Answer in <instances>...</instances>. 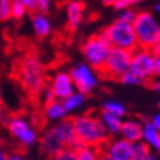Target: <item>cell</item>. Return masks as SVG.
<instances>
[{
	"instance_id": "9a60e30c",
	"label": "cell",
	"mask_w": 160,
	"mask_h": 160,
	"mask_svg": "<svg viewBox=\"0 0 160 160\" xmlns=\"http://www.w3.org/2000/svg\"><path fill=\"white\" fill-rule=\"evenodd\" d=\"M38 142H40V150H41V153H43L46 157H52V159L65 147L62 142L59 141L58 137L50 131V128L40 137Z\"/></svg>"
},
{
	"instance_id": "8d00e7d4",
	"label": "cell",
	"mask_w": 160,
	"mask_h": 160,
	"mask_svg": "<svg viewBox=\"0 0 160 160\" xmlns=\"http://www.w3.org/2000/svg\"><path fill=\"white\" fill-rule=\"evenodd\" d=\"M102 2H103V5L104 6H115L119 0H102Z\"/></svg>"
},
{
	"instance_id": "603a6c76",
	"label": "cell",
	"mask_w": 160,
	"mask_h": 160,
	"mask_svg": "<svg viewBox=\"0 0 160 160\" xmlns=\"http://www.w3.org/2000/svg\"><path fill=\"white\" fill-rule=\"evenodd\" d=\"M102 110L113 113V115L121 118H123L126 115V107L121 102H118V100H107V102H104L102 106Z\"/></svg>"
},
{
	"instance_id": "44dd1931",
	"label": "cell",
	"mask_w": 160,
	"mask_h": 160,
	"mask_svg": "<svg viewBox=\"0 0 160 160\" xmlns=\"http://www.w3.org/2000/svg\"><path fill=\"white\" fill-rule=\"evenodd\" d=\"M156 159L154 151L142 140L131 142V160H153Z\"/></svg>"
},
{
	"instance_id": "ac0fdd59",
	"label": "cell",
	"mask_w": 160,
	"mask_h": 160,
	"mask_svg": "<svg viewBox=\"0 0 160 160\" xmlns=\"http://www.w3.org/2000/svg\"><path fill=\"white\" fill-rule=\"evenodd\" d=\"M141 140L146 142L154 153H160V131L150 121L142 123V135Z\"/></svg>"
},
{
	"instance_id": "e575fe53",
	"label": "cell",
	"mask_w": 160,
	"mask_h": 160,
	"mask_svg": "<svg viewBox=\"0 0 160 160\" xmlns=\"http://www.w3.org/2000/svg\"><path fill=\"white\" fill-rule=\"evenodd\" d=\"M151 52L154 53L156 58H159L160 59V38L156 41L154 44H153V47H151Z\"/></svg>"
},
{
	"instance_id": "9c48e42d",
	"label": "cell",
	"mask_w": 160,
	"mask_h": 160,
	"mask_svg": "<svg viewBox=\"0 0 160 160\" xmlns=\"http://www.w3.org/2000/svg\"><path fill=\"white\" fill-rule=\"evenodd\" d=\"M131 56V50L121 49V47H110L104 66L100 72L110 79H119L121 75H123L126 71H129Z\"/></svg>"
},
{
	"instance_id": "484cf974",
	"label": "cell",
	"mask_w": 160,
	"mask_h": 160,
	"mask_svg": "<svg viewBox=\"0 0 160 160\" xmlns=\"http://www.w3.org/2000/svg\"><path fill=\"white\" fill-rule=\"evenodd\" d=\"M119 82L123 84V85H140V84H144L140 78L137 77L134 72H131V71H126L123 75H121V77H119Z\"/></svg>"
},
{
	"instance_id": "d6a6232c",
	"label": "cell",
	"mask_w": 160,
	"mask_h": 160,
	"mask_svg": "<svg viewBox=\"0 0 160 160\" xmlns=\"http://www.w3.org/2000/svg\"><path fill=\"white\" fill-rule=\"evenodd\" d=\"M159 109H160V107H159ZM150 122H151V123H153V125H154L156 128H157V129L160 131V110H159V112H156L154 115L151 116Z\"/></svg>"
},
{
	"instance_id": "f546056e",
	"label": "cell",
	"mask_w": 160,
	"mask_h": 160,
	"mask_svg": "<svg viewBox=\"0 0 160 160\" xmlns=\"http://www.w3.org/2000/svg\"><path fill=\"white\" fill-rule=\"evenodd\" d=\"M53 8V0H37V10L43 13H49Z\"/></svg>"
},
{
	"instance_id": "cb8c5ba5",
	"label": "cell",
	"mask_w": 160,
	"mask_h": 160,
	"mask_svg": "<svg viewBox=\"0 0 160 160\" xmlns=\"http://www.w3.org/2000/svg\"><path fill=\"white\" fill-rule=\"evenodd\" d=\"M28 9L25 8L21 2L18 0H13V3H12V12H10V18L13 21H22L28 15Z\"/></svg>"
},
{
	"instance_id": "ab89813d",
	"label": "cell",
	"mask_w": 160,
	"mask_h": 160,
	"mask_svg": "<svg viewBox=\"0 0 160 160\" xmlns=\"http://www.w3.org/2000/svg\"><path fill=\"white\" fill-rule=\"evenodd\" d=\"M154 12H156V16L160 19V3H157V5L154 6Z\"/></svg>"
},
{
	"instance_id": "4fadbf2b",
	"label": "cell",
	"mask_w": 160,
	"mask_h": 160,
	"mask_svg": "<svg viewBox=\"0 0 160 160\" xmlns=\"http://www.w3.org/2000/svg\"><path fill=\"white\" fill-rule=\"evenodd\" d=\"M84 15H85V5L82 0H68L65 3V16L69 29L73 31L82 24Z\"/></svg>"
},
{
	"instance_id": "1f68e13d",
	"label": "cell",
	"mask_w": 160,
	"mask_h": 160,
	"mask_svg": "<svg viewBox=\"0 0 160 160\" xmlns=\"http://www.w3.org/2000/svg\"><path fill=\"white\" fill-rule=\"evenodd\" d=\"M151 84H150V87L154 90L156 92H159L160 94V75H154V77L150 79Z\"/></svg>"
},
{
	"instance_id": "d6986e66",
	"label": "cell",
	"mask_w": 160,
	"mask_h": 160,
	"mask_svg": "<svg viewBox=\"0 0 160 160\" xmlns=\"http://www.w3.org/2000/svg\"><path fill=\"white\" fill-rule=\"evenodd\" d=\"M62 102L66 112H68V115H78V112L81 110L87 103V94L75 90L73 92L69 94L68 97L63 98Z\"/></svg>"
},
{
	"instance_id": "8992f818",
	"label": "cell",
	"mask_w": 160,
	"mask_h": 160,
	"mask_svg": "<svg viewBox=\"0 0 160 160\" xmlns=\"http://www.w3.org/2000/svg\"><path fill=\"white\" fill-rule=\"evenodd\" d=\"M103 32L112 44V47H121L126 50H134L138 47L137 35L132 27V22H126L122 19L113 21L107 28L103 29Z\"/></svg>"
},
{
	"instance_id": "ffe728a7",
	"label": "cell",
	"mask_w": 160,
	"mask_h": 160,
	"mask_svg": "<svg viewBox=\"0 0 160 160\" xmlns=\"http://www.w3.org/2000/svg\"><path fill=\"white\" fill-rule=\"evenodd\" d=\"M98 118H100L103 126L106 128L109 137L119 135V131H121V126H122V121H123L121 116H116V115H113V113L102 110L98 113Z\"/></svg>"
},
{
	"instance_id": "836d02e7",
	"label": "cell",
	"mask_w": 160,
	"mask_h": 160,
	"mask_svg": "<svg viewBox=\"0 0 160 160\" xmlns=\"http://www.w3.org/2000/svg\"><path fill=\"white\" fill-rule=\"evenodd\" d=\"M8 159L10 160H22L24 159V154L21 151H12V153H8Z\"/></svg>"
},
{
	"instance_id": "7a4b0ae2",
	"label": "cell",
	"mask_w": 160,
	"mask_h": 160,
	"mask_svg": "<svg viewBox=\"0 0 160 160\" xmlns=\"http://www.w3.org/2000/svg\"><path fill=\"white\" fill-rule=\"evenodd\" d=\"M75 135L78 142L100 147L109 140L106 128L103 126L98 115L94 113H79L72 119Z\"/></svg>"
},
{
	"instance_id": "30bf717a",
	"label": "cell",
	"mask_w": 160,
	"mask_h": 160,
	"mask_svg": "<svg viewBox=\"0 0 160 160\" xmlns=\"http://www.w3.org/2000/svg\"><path fill=\"white\" fill-rule=\"evenodd\" d=\"M102 156L109 160H131V142L125 138L107 140L103 144Z\"/></svg>"
},
{
	"instance_id": "f1b7e54d",
	"label": "cell",
	"mask_w": 160,
	"mask_h": 160,
	"mask_svg": "<svg viewBox=\"0 0 160 160\" xmlns=\"http://www.w3.org/2000/svg\"><path fill=\"white\" fill-rule=\"evenodd\" d=\"M141 0H119L116 5L113 6L116 10L121 9H129V8H135L137 5H140Z\"/></svg>"
},
{
	"instance_id": "4dcf8cb0",
	"label": "cell",
	"mask_w": 160,
	"mask_h": 160,
	"mask_svg": "<svg viewBox=\"0 0 160 160\" xmlns=\"http://www.w3.org/2000/svg\"><path fill=\"white\" fill-rule=\"evenodd\" d=\"M18 2H21L28 9L29 13H32V12L37 10V0H18Z\"/></svg>"
},
{
	"instance_id": "4316f807",
	"label": "cell",
	"mask_w": 160,
	"mask_h": 160,
	"mask_svg": "<svg viewBox=\"0 0 160 160\" xmlns=\"http://www.w3.org/2000/svg\"><path fill=\"white\" fill-rule=\"evenodd\" d=\"M53 159H56V160H77V151H75L73 147L66 146V147H63Z\"/></svg>"
},
{
	"instance_id": "ba28073f",
	"label": "cell",
	"mask_w": 160,
	"mask_h": 160,
	"mask_svg": "<svg viewBox=\"0 0 160 160\" xmlns=\"http://www.w3.org/2000/svg\"><path fill=\"white\" fill-rule=\"evenodd\" d=\"M69 73L72 77L75 90L84 92L87 96L97 90L98 82H100L98 71L92 68L91 65H88L87 62H79L73 65Z\"/></svg>"
},
{
	"instance_id": "277c9868",
	"label": "cell",
	"mask_w": 160,
	"mask_h": 160,
	"mask_svg": "<svg viewBox=\"0 0 160 160\" xmlns=\"http://www.w3.org/2000/svg\"><path fill=\"white\" fill-rule=\"evenodd\" d=\"M6 129L9 132L10 138L22 148L35 146L40 140L35 125L24 115H10L6 123Z\"/></svg>"
},
{
	"instance_id": "6da1fadb",
	"label": "cell",
	"mask_w": 160,
	"mask_h": 160,
	"mask_svg": "<svg viewBox=\"0 0 160 160\" xmlns=\"http://www.w3.org/2000/svg\"><path fill=\"white\" fill-rule=\"evenodd\" d=\"M16 77L24 90L32 97H38L46 87V73L38 56L29 53L19 60L16 66Z\"/></svg>"
},
{
	"instance_id": "e0dca14e",
	"label": "cell",
	"mask_w": 160,
	"mask_h": 160,
	"mask_svg": "<svg viewBox=\"0 0 160 160\" xmlns=\"http://www.w3.org/2000/svg\"><path fill=\"white\" fill-rule=\"evenodd\" d=\"M119 135L122 138H125L126 141H129V142L141 140V135H142V123H141V121H138V119L122 121Z\"/></svg>"
},
{
	"instance_id": "f35d334b",
	"label": "cell",
	"mask_w": 160,
	"mask_h": 160,
	"mask_svg": "<svg viewBox=\"0 0 160 160\" xmlns=\"http://www.w3.org/2000/svg\"><path fill=\"white\" fill-rule=\"evenodd\" d=\"M156 75H160V59H156Z\"/></svg>"
},
{
	"instance_id": "3957f363",
	"label": "cell",
	"mask_w": 160,
	"mask_h": 160,
	"mask_svg": "<svg viewBox=\"0 0 160 160\" xmlns=\"http://www.w3.org/2000/svg\"><path fill=\"white\" fill-rule=\"evenodd\" d=\"M132 27L140 47L151 49L153 44L160 38V19L156 16V13H151L148 10L137 12L132 21Z\"/></svg>"
},
{
	"instance_id": "7402d4cb",
	"label": "cell",
	"mask_w": 160,
	"mask_h": 160,
	"mask_svg": "<svg viewBox=\"0 0 160 160\" xmlns=\"http://www.w3.org/2000/svg\"><path fill=\"white\" fill-rule=\"evenodd\" d=\"M100 147L90 146V144H79L75 148L77 151V160H96L100 157L102 151L98 150Z\"/></svg>"
},
{
	"instance_id": "5bb4252c",
	"label": "cell",
	"mask_w": 160,
	"mask_h": 160,
	"mask_svg": "<svg viewBox=\"0 0 160 160\" xmlns=\"http://www.w3.org/2000/svg\"><path fill=\"white\" fill-rule=\"evenodd\" d=\"M31 29H32V34L40 40L47 38L52 31H53V24H52V19H50L49 13H43V12H38L35 10L32 12V16H31Z\"/></svg>"
},
{
	"instance_id": "8fae6325",
	"label": "cell",
	"mask_w": 160,
	"mask_h": 160,
	"mask_svg": "<svg viewBox=\"0 0 160 160\" xmlns=\"http://www.w3.org/2000/svg\"><path fill=\"white\" fill-rule=\"evenodd\" d=\"M49 87L53 91L54 97L59 98V100H63L65 97H68L71 92L75 91V85H73L72 77H71L69 71H56L50 78Z\"/></svg>"
},
{
	"instance_id": "d4e9b609",
	"label": "cell",
	"mask_w": 160,
	"mask_h": 160,
	"mask_svg": "<svg viewBox=\"0 0 160 160\" xmlns=\"http://www.w3.org/2000/svg\"><path fill=\"white\" fill-rule=\"evenodd\" d=\"M12 3L13 0H0V22L10 21V12H12Z\"/></svg>"
},
{
	"instance_id": "d590c367",
	"label": "cell",
	"mask_w": 160,
	"mask_h": 160,
	"mask_svg": "<svg viewBox=\"0 0 160 160\" xmlns=\"http://www.w3.org/2000/svg\"><path fill=\"white\" fill-rule=\"evenodd\" d=\"M6 159H8V151L0 146V160H6Z\"/></svg>"
},
{
	"instance_id": "5b68a950",
	"label": "cell",
	"mask_w": 160,
	"mask_h": 160,
	"mask_svg": "<svg viewBox=\"0 0 160 160\" xmlns=\"http://www.w3.org/2000/svg\"><path fill=\"white\" fill-rule=\"evenodd\" d=\"M110 47L112 44L109 43V40L106 38L104 32L102 31L98 34L88 37L84 41L82 46H81V53H82L84 60L100 72L104 66V62H106Z\"/></svg>"
},
{
	"instance_id": "83f0119b",
	"label": "cell",
	"mask_w": 160,
	"mask_h": 160,
	"mask_svg": "<svg viewBox=\"0 0 160 160\" xmlns=\"http://www.w3.org/2000/svg\"><path fill=\"white\" fill-rule=\"evenodd\" d=\"M118 19H122V21H126V22H132L134 18H135L137 12L134 10V8H129V9H121L118 10Z\"/></svg>"
},
{
	"instance_id": "2e32d148",
	"label": "cell",
	"mask_w": 160,
	"mask_h": 160,
	"mask_svg": "<svg viewBox=\"0 0 160 160\" xmlns=\"http://www.w3.org/2000/svg\"><path fill=\"white\" fill-rule=\"evenodd\" d=\"M43 116L47 122H59L68 118V112L63 106V102L59 98H54L52 102H47L43 104Z\"/></svg>"
},
{
	"instance_id": "52a82bcc",
	"label": "cell",
	"mask_w": 160,
	"mask_h": 160,
	"mask_svg": "<svg viewBox=\"0 0 160 160\" xmlns=\"http://www.w3.org/2000/svg\"><path fill=\"white\" fill-rule=\"evenodd\" d=\"M156 59L157 58L151 52V49L138 46L137 49L132 50L129 71L135 73L142 82H147L156 75Z\"/></svg>"
},
{
	"instance_id": "60d3db41",
	"label": "cell",
	"mask_w": 160,
	"mask_h": 160,
	"mask_svg": "<svg viewBox=\"0 0 160 160\" xmlns=\"http://www.w3.org/2000/svg\"><path fill=\"white\" fill-rule=\"evenodd\" d=\"M159 107H160V103H159Z\"/></svg>"
},
{
	"instance_id": "7c38bea8",
	"label": "cell",
	"mask_w": 160,
	"mask_h": 160,
	"mask_svg": "<svg viewBox=\"0 0 160 160\" xmlns=\"http://www.w3.org/2000/svg\"><path fill=\"white\" fill-rule=\"evenodd\" d=\"M50 131L58 137L59 141H60L65 147L69 146V147L77 148V147L81 144V142H78L77 135H75V128H73L72 119L65 118V119H62V121L54 122L53 125L50 126Z\"/></svg>"
},
{
	"instance_id": "74e56055",
	"label": "cell",
	"mask_w": 160,
	"mask_h": 160,
	"mask_svg": "<svg viewBox=\"0 0 160 160\" xmlns=\"http://www.w3.org/2000/svg\"><path fill=\"white\" fill-rule=\"evenodd\" d=\"M5 107V97H3V91H2V88H0V110Z\"/></svg>"
}]
</instances>
